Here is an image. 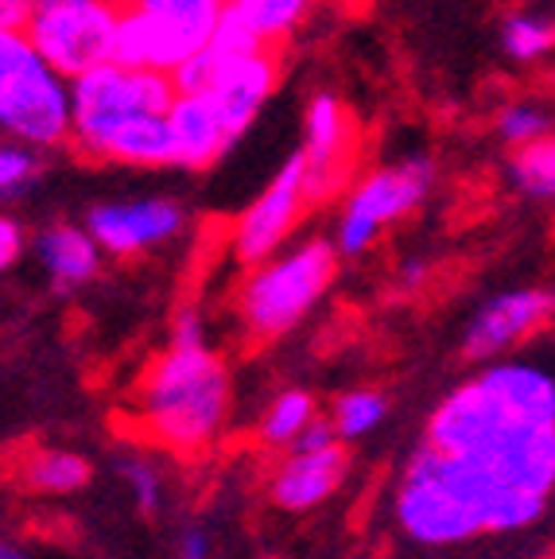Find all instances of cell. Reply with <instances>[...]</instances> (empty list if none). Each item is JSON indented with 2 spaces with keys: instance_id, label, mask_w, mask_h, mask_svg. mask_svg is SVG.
Masks as SVG:
<instances>
[{
  "instance_id": "cell-1",
  "label": "cell",
  "mask_w": 555,
  "mask_h": 559,
  "mask_svg": "<svg viewBox=\"0 0 555 559\" xmlns=\"http://www.w3.org/2000/svg\"><path fill=\"white\" fill-rule=\"evenodd\" d=\"M234 408V377L226 358L210 346L199 311H182L172 342L144 369L137 416L152 443L175 454H199L217 443Z\"/></svg>"
},
{
  "instance_id": "cell-2",
  "label": "cell",
  "mask_w": 555,
  "mask_h": 559,
  "mask_svg": "<svg viewBox=\"0 0 555 559\" xmlns=\"http://www.w3.org/2000/svg\"><path fill=\"white\" fill-rule=\"evenodd\" d=\"M505 486L482 466L424 443L409 459L397 489L400 533L427 548H451L494 533V513Z\"/></svg>"
},
{
  "instance_id": "cell-3",
  "label": "cell",
  "mask_w": 555,
  "mask_h": 559,
  "mask_svg": "<svg viewBox=\"0 0 555 559\" xmlns=\"http://www.w3.org/2000/svg\"><path fill=\"white\" fill-rule=\"evenodd\" d=\"M339 249L327 237L295 241L269 261L252 264L245 284L237 288V323L257 342L284 338L319 307V299L334 284Z\"/></svg>"
},
{
  "instance_id": "cell-4",
  "label": "cell",
  "mask_w": 555,
  "mask_h": 559,
  "mask_svg": "<svg viewBox=\"0 0 555 559\" xmlns=\"http://www.w3.org/2000/svg\"><path fill=\"white\" fill-rule=\"evenodd\" d=\"M0 136L39 152L70 144V79L12 24H0Z\"/></svg>"
},
{
  "instance_id": "cell-5",
  "label": "cell",
  "mask_w": 555,
  "mask_h": 559,
  "mask_svg": "<svg viewBox=\"0 0 555 559\" xmlns=\"http://www.w3.org/2000/svg\"><path fill=\"white\" fill-rule=\"evenodd\" d=\"M117 4L121 20H117L114 59L164 74H172L210 44L226 9V0H117Z\"/></svg>"
},
{
  "instance_id": "cell-6",
  "label": "cell",
  "mask_w": 555,
  "mask_h": 559,
  "mask_svg": "<svg viewBox=\"0 0 555 559\" xmlns=\"http://www.w3.org/2000/svg\"><path fill=\"white\" fill-rule=\"evenodd\" d=\"M117 0H27L24 35L59 74L79 79L97 62L114 59Z\"/></svg>"
},
{
  "instance_id": "cell-7",
  "label": "cell",
  "mask_w": 555,
  "mask_h": 559,
  "mask_svg": "<svg viewBox=\"0 0 555 559\" xmlns=\"http://www.w3.org/2000/svg\"><path fill=\"white\" fill-rule=\"evenodd\" d=\"M435 179L432 156H404L400 164H385L362 175L346 191L339 226H334V249L339 257H362L392 222L409 218L412 210L427 199Z\"/></svg>"
},
{
  "instance_id": "cell-8",
  "label": "cell",
  "mask_w": 555,
  "mask_h": 559,
  "mask_svg": "<svg viewBox=\"0 0 555 559\" xmlns=\"http://www.w3.org/2000/svg\"><path fill=\"white\" fill-rule=\"evenodd\" d=\"M175 82L164 70L129 67V62H97L86 74L70 79V148L105 124L132 114H167Z\"/></svg>"
},
{
  "instance_id": "cell-9",
  "label": "cell",
  "mask_w": 555,
  "mask_h": 559,
  "mask_svg": "<svg viewBox=\"0 0 555 559\" xmlns=\"http://www.w3.org/2000/svg\"><path fill=\"white\" fill-rule=\"evenodd\" d=\"M311 183H307V159L304 152L284 159L276 175L269 179L257 199L245 206V214L234 226V257L241 264H261L272 253H280L292 237V229L299 226L307 210H311Z\"/></svg>"
},
{
  "instance_id": "cell-10",
  "label": "cell",
  "mask_w": 555,
  "mask_h": 559,
  "mask_svg": "<svg viewBox=\"0 0 555 559\" xmlns=\"http://www.w3.org/2000/svg\"><path fill=\"white\" fill-rule=\"evenodd\" d=\"M304 159L307 183H311V202L334 199L346 187L350 164H354V121L339 94H315L304 114Z\"/></svg>"
},
{
  "instance_id": "cell-11",
  "label": "cell",
  "mask_w": 555,
  "mask_h": 559,
  "mask_svg": "<svg viewBox=\"0 0 555 559\" xmlns=\"http://www.w3.org/2000/svg\"><path fill=\"white\" fill-rule=\"evenodd\" d=\"M182 206L175 199H132V202H102L86 214V229L97 237L102 253L137 257L160 249L182 234Z\"/></svg>"
},
{
  "instance_id": "cell-12",
  "label": "cell",
  "mask_w": 555,
  "mask_h": 559,
  "mask_svg": "<svg viewBox=\"0 0 555 559\" xmlns=\"http://www.w3.org/2000/svg\"><path fill=\"white\" fill-rule=\"evenodd\" d=\"M217 55V51H214ZM280 86V59L272 47H257L245 55H217V70L210 79L206 94L217 105V114L226 117L229 132L237 140L252 129V121L261 117L264 102L276 94Z\"/></svg>"
},
{
  "instance_id": "cell-13",
  "label": "cell",
  "mask_w": 555,
  "mask_h": 559,
  "mask_svg": "<svg viewBox=\"0 0 555 559\" xmlns=\"http://www.w3.org/2000/svg\"><path fill=\"white\" fill-rule=\"evenodd\" d=\"M555 314V296L544 288H517L489 299L467 326L462 349L470 358H497L509 346H521L536 331H544Z\"/></svg>"
},
{
  "instance_id": "cell-14",
  "label": "cell",
  "mask_w": 555,
  "mask_h": 559,
  "mask_svg": "<svg viewBox=\"0 0 555 559\" xmlns=\"http://www.w3.org/2000/svg\"><path fill=\"white\" fill-rule=\"evenodd\" d=\"M346 471V443L319 447V451H287V459L269 478V498L284 513H311L339 493Z\"/></svg>"
},
{
  "instance_id": "cell-15",
  "label": "cell",
  "mask_w": 555,
  "mask_h": 559,
  "mask_svg": "<svg viewBox=\"0 0 555 559\" xmlns=\"http://www.w3.org/2000/svg\"><path fill=\"white\" fill-rule=\"evenodd\" d=\"M74 152L97 164L121 167H175V144L167 114H132L105 124L102 132L74 144Z\"/></svg>"
},
{
  "instance_id": "cell-16",
  "label": "cell",
  "mask_w": 555,
  "mask_h": 559,
  "mask_svg": "<svg viewBox=\"0 0 555 559\" xmlns=\"http://www.w3.org/2000/svg\"><path fill=\"white\" fill-rule=\"evenodd\" d=\"M167 124H172L175 167H182V171H206L237 144L226 117L217 114V105L210 102L206 90L175 94L172 105H167Z\"/></svg>"
},
{
  "instance_id": "cell-17",
  "label": "cell",
  "mask_w": 555,
  "mask_h": 559,
  "mask_svg": "<svg viewBox=\"0 0 555 559\" xmlns=\"http://www.w3.org/2000/svg\"><path fill=\"white\" fill-rule=\"evenodd\" d=\"M35 257L55 288H82L102 269V245L82 226H47L35 237Z\"/></svg>"
},
{
  "instance_id": "cell-18",
  "label": "cell",
  "mask_w": 555,
  "mask_h": 559,
  "mask_svg": "<svg viewBox=\"0 0 555 559\" xmlns=\"http://www.w3.org/2000/svg\"><path fill=\"white\" fill-rule=\"evenodd\" d=\"M494 393L509 404L521 419L532 424H555V377L544 373L536 366L524 361H494L489 369H482Z\"/></svg>"
},
{
  "instance_id": "cell-19",
  "label": "cell",
  "mask_w": 555,
  "mask_h": 559,
  "mask_svg": "<svg viewBox=\"0 0 555 559\" xmlns=\"http://www.w3.org/2000/svg\"><path fill=\"white\" fill-rule=\"evenodd\" d=\"M319 416V404L304 389H287V393L272 396V404L261 416V443L272 451H287L295 439L311 428V419Z\"/></svg>"
},
{
  "instance_id": "cell-20",
  "label": "cell",
  "mask_w": 555,
  "mask_h": 559,
  "mask_svg": "<svg viewBox=\"0 0 555 559\" xmlns=\"http://www.w3.org/2000/svg\"><path fill=\"white\" fill-rule=\"evenodd\" d=\"M24 481L39 493H51V498H62V493H79L90 481V463L74 451H35L24 463Z\"/></svg>"
},
{
  "instance_id": "cell-21",
  "label": "cell",
  "mask_w": 555,
  "mask_h": 559,
  "mask_svg": "<svg viewBox=\"0 0 555 559\" xmlns=\"http://www.w3.org/2000/svg\"><path fill=\"white\" fill-rule=\"evenodd\" d=\"M385 419H389V401H385V393H377V389H350V393H342L339 401H334V408H330V424H334L342 443L374 436Z\"/></svg>"
},
{
  "instance_id": "cell-22",
  "label": "cell",
  "mask_w": 555,
  "mask_h": 559,
  "mask_svg": "<svg viewBox=\"0 0 555 559\" xmlns=\"http://www.w3.org/2000/svg\"><path fill=\"white\" fill-rule=\"evenodd\" d=\"M509 175L517 191L532 199H552L555 194V136H536L529 144H517L509 159Z\"/></svg>"
},
{
  "instance_id": "cell-23",
  "label": "cell",
  "mask_w": 555,
  "mask_h": 559,
  "mask_svg": "<svg viewBox=\"0 0 555 559\" xmlns=\"http://www.w3.org/2000/svg\"><path fill=\"white\" fill-rule=\"evenodd\" d=\"M234 4L269 47L287 39L299 27V20L307 16V9H311V0H234Z\"/></svg>"
},
{
  "instance_id": "cell-24",
  "label": "cell",
  "mask_w": 555,
  "mask_h": 559,
  "mask_svg": "<svg viewBox=\"0 0 555 559\" xmlns=\"http://www.w3.org/2000/svg\"><path fill=\"white\" fill-rule=\"evenodd\" d=\"M117 474L129 486L140 513L147 516L160 513V506H164V474L156 466L147 463V459H140V454H125V459H117Z\"/></svg>"
},
{
  "instance_id": "cell-25",
  "label": "cell",
  "mask_w": 555,
  "mask_h": 559,
  "mask_svg": "<svg viewBox=\"0 0 555 559\" xmlns=\"http://www.w3.org/2000/svg\"><path fill=\"white\" fill-rule=\"evenodd\" d=\"M501 47L521 62L540 59V55L555 47V24H544V20L532 16H512L501 32Z\"/></svg>"
},
{
  "instance_id": "cell-26",
  "label": "cell",
  "mask_w": 555,
  "mask_h": 559,
  "mask_svg": "<svg viewBox=\"0 0 555 559\" xmlns=\"http://www.w3.org/2000/svg\"><path fill=\"white\" fill-rule=\"evenodd\" d=\"M44 159H39V148H27L20 140L0 136V199L20 187H27L39 175Z\"/></svg>"
},
{
  "instance_id": "cell-27",
  "label": "cell",
  "mask_w": 555,
  "mask_h": 559,
  "mask_svg": "<svg viewBox=\"0 0 555 559\" xmlns=\"http://www.w3.org/2000/svg\"><path fill=\"white\" fill-rule=\"evenodd\" d=\"M497 132H501V140H509L512 148H517V144H529V140H536L547 132V114L529 102L509 105V109L497 117Z\"/></svg>"
},
{
  "instance_id": "cell-28",
  "label": "cell",
  "mask_w": 555,
  "mask_h": 559,
  "mask_svg": "<svg viewBox=\"0 0 555 559\" xmlns=\"http://www.w3.org/2000/svg\"><path fill=\"white\" fill-rule=\"evenodd\" d=\"M20 253H24V229L0 214V272H9L20 261Z\"/></svg>"
},
{
  "instance_id": "cell-29",
  "label": "cell",
  "mask_w": 555,
  "mask_h": 559,
  "mask_svg": "<svg viewBox=\"0 0 555 559\" xmlns=\"http://www.w3.org/2000/svg\"><path fill=\"white\" fill-rule=\"evenodd\" d=\"M175 559H214V544L202 528H182L175 536Z\"/></svg>"
},
{
  "instance_id": "cell-30",
  "label": "cell",
  "mask_w": 555,
  "mask_h": 559,
  "mask_svg": "<svg viewBox=\"0 0 555 559\" xmlns=\"http://www.w3.org/2000/svg\"><path fill=\"white\" fill-rule=\"evenodd\" d=\"M27 16V0H0V24L20 27Z\"/></svg>"
},
{
  "instance_id": "cell-31",
  "label": "cell",
  "mask_w": 555,
  "mask_h": 559,
  "mask_svg": "<svg viewBox=\"0 0 555 559\" xmlns=\"http://www.w3.org/2000/svg\"><path fill=\"white\" fill-rule=\"evenodd\" d=\"M420 280H424V264H409L404 269V284H420Z\"/></svg>"
},
{
  "instance_id": "cell-32",
  "label": "cell",
  "mask_w": 555,
  "mask_h": 559,
  "mask_svg": "<svg viewBox=\"0 0 555 559\" xmlns=\"http://www.w3.org/2000/svg\"><path fill=\"white\" fill-rule=\"evenodd\" d=\"M0 559H24V556H20V551H12L9 544H0Z\"/></svg>"
},
{
  "instance_id": "cell-33",
  "label": "cell",
  "mask_w": 555,
  "mask_h": 559,
  "mask_svg": "<svg viewBox=\"0 0 555 559\" xmlns=\"http://www.w3.org/2000/svg\"><path fill=\"white\" fill-rule=\"evenodd\" d=\"M552 296H555V292H552Z\"/></svg>"
},
{
  "instance_id": "cell-34",
  "label": "cell",
  "mask_w": 555,
  "mask_h": 559,
  "mask_svg": "<svg viewBox=\"0 0 555 559\" xmlns=\"http://www.w3.org/2000/svg\"><path fill=\"white\" fill-rule=\"evenodd\" d=\"M552 559H555V556H552Z\"/></svg>"
}]
</instances>
